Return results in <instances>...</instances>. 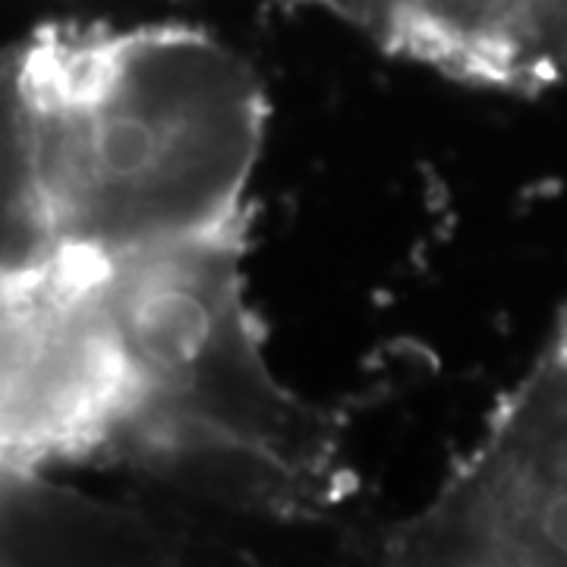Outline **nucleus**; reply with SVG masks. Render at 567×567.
Instances as JSON below:
<instances>
[{
    "label": "nucleus",
    "instance_id": "nucleus-3",
    "mask_svg": "<svg viewBox=\"0 0 567 567\" xmlns=\"http://www.w3.org/2000/svg\"><path fill=\"white\" fill-rule=\"evenodd\" d=\"M130 360L111 256L48 240L0 271V473L114 454Z\"/></svg>",
    "mask_w": 567,
    "mask_h": 567
},
{
    "label": "nucleus",
    "instance_id": "nucleus-2",
    "mask_svg": "<svg viewBox=\"0 0 567 567\" xmlns=\"http://www.w3.org/2000/svg\"><path fill=\"white\" fill-rule=\"evenodd\" d=\"M246 230L111 256L130 360L114 454L205 495L312 517L347 492L341 429L284 385L246 300Z\"/></svg>",
    "mask_w": 567,
    "mask_h": 567
},
{
    "label": "nucleus",
    "instance_id": "nucleus-1",
    "mask_svg": "<svg viewBox=\"0 0 567 567\" xmlns=\"http://www.w3.org/2000/svg\"><path fill=\"white\" fill-rule=\"evenodd\" d=\"M17 95L48 240L130 256L246 230L268 104L203 29H41Z\"/></svg>",
    "mask_w": 567,
    "mask_h": 567
},
{
    "label": "nucleus",
    "instance_id": "nucleus-4",
    "mask_svg": "<svg viewBox=\"0 0 567 567\" xmlns=\"http://www.w3.org/2000/svg\"><path fill=\"white\" fill-rule=\"evenodd\" d=\"M385 558L567 567V306L473 451L388 533Z\"/></svg>",
    "mask_w": 567,
    "mask_h": 567
}]
</instances>
